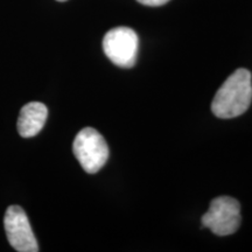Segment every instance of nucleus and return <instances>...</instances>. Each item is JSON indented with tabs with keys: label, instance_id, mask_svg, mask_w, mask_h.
Returning <instances> with one entry per match:
<instances>
[{
	"label": "nucleus",
	"instance_id": "obj_1",
	"mask_svg": "<svg viewBox=\"0 0 252 252\" xmlns=\"http://www.w3.org/2000/svg\"><path fill=\"white\" fill-rule=\"evenodd\" d=\"M252 102V75L239 68L220 86L214 97L212 111L216 117L230 119L248 111Z\"/></svg>",
	"mask_w": 252,
	"mask_h": 252
},
{
	"label": "nucleus",
	"instance_id": "obj_2",
	"mask_svg": "<svg viewBox=\"0 0 252 252\" xmlns=\"http://www.w3.org/2000/svg\"><path fill=\"white\" fill-rule=\"evenodd\" d=\"M75 157L82 168L89 174H94L103 168L109 159V147L103 135L93 127L78 132L72 144Z\"/></svg>",
	"mask_w": 252,
	"mask_h": 252
},
{
	"label": "nucleus",
	"instance_id": "obj_3",
	"mask_svg": "<svg viewBox=\"0 0 252 252\" xmlns=\"http://www.w3.org/2000/svg\"><path fill=\"white\" fill-rule=\"evenodd\" d=\"M201 222L202 226L210 229L217 236L235 234L242 222L241 204L236 198L230 196L214 198Z\"/></svg>",
	"mask_w": 252,
	"mask_h": 252
},
{
	"label": "nucleus",
	"instance_id": "obj_4",
	"mask_svg": "<svg viewBox=\"0 0 252 252\" xmlns=\"http://www.w3.org/2000/svg\"><path fill=\"white\" fill-rule=\"evenodd\" d=\"M139 48L137 33L128 27L110 30L103 39V50L113 64L119 68H132L135 64Z\"/></svg>",
	"mask_w": 252,
	"mask_h": 252
},
{
	"label": "nucleus",
	"instance_id": "obj_5",
	"mask_svg": "<svg viewBox=\"0 0 252 252\" xmlns=\"http://www.w3.org/2000/svg\"><path fill=\"white\" fill-rule=\"evenodd\" d=\"M4 226L8 243L15 251H39L36 238L23 208L19 206L8 207L4 217Z\"/></svg>",
	"mask_w": 252,
	"mask_h": 252
},
{
	"label": "nucleus",
	"instance_id": "obj_6",
	"mask_svg": "<svg viewBox=\"0 0 252 252\" xmlns=\"http://www.w3.org/2000/svg\"><path fill=\"white\" fill-rule=\"evenodd\" d=\"M48 117V109L43 103L31 102L23 106L18 118V132L23 138H32L42 130Z\"/></svg>",
	"mask_w": 252,
	"mask_h": 252
},
{
	"label": "nucleus",
	"instance_id": "obj_7",
	"mask_svg": "<svg viewBox=\"0 0 252 252\" xmlns=\"http://www.w3.org/2000/svg\"><path fill=\"white\" fill-rule=\"evenodd\" d=\"M137 1L145 6H152V7H157V6H162V5L167 4L169 0H137Z\"/></svg>",
	"mask_w": 252,
	"mask_h": 252
},
{
	"label": "nucleus",
	"instance_id": "obj_8",
	"mask_svg": "<svg viewBox=\"0 0 252 252\" xmlns=\"http://www.w3.org/2000/svg\"><path fill=\"white\" fill-rule=\"evenodd\" d=\"M56 1H60V2H64V1H67V0H56Z\"/></svg>",
	"mask_w": 252,
	"mask_h": 252
}]
</instances>
